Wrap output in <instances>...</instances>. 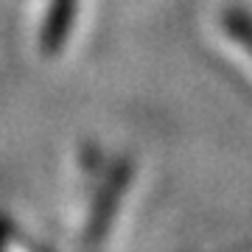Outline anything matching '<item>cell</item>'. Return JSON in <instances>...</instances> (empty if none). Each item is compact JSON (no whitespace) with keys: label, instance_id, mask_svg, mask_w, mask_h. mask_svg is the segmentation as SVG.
I'll list each match as a JSON object with an SVG mask.
<instances>
[{"label":"cell","instance_id":"cell-4","mask_svg":"<svg viewBox=\"0 0 252 252\" xmlns=\"http://www.w3.org/2000/svg\"><path fill=\"white\" fill-rule=\"evenodd\" d=\"M11 233H14V224H11V219L6 216V213H0V250L9 244Z\"/></svg>","mask_w":252,"mask_h":252},{"label":"cell","instance_id":"cell-3","mask_svg":"<svg viewBox=\"0 0 252 252\" xmlns=\"http://www.w3.org/2000/svg\"><path fill=\"white\" fill-rule=\"evenodd\" d=\"M221 28L224 34L238 42V45L252 56V14L241 6H230V9L221 11Z\"/></svg>","mask_w":252,"mask_h":252},{"label":"cell","instance_id":"cell-2","mask_svg":"<svg viewBox=\"0 0 252 252\" xmlns=\"http://www.w3.org/2000/svg\"><path fill=\"white\" fill-rule=\"evenodd\" d=\"M79 0H48V11L39 28V51L45 56L62 54L73 31V20H76Z\"/></svg>","mask_w":252,"mask_h":252},{"label":"cell","instance_id":"cell-1","mask_svg":"<svg viewBox=\"0 0 252 252\" xmlns=\"http://www.w3.org/2000/svg\"><path fill=\"white\" fill-rule=\"evenodd\" d=\"M132 174H135L132 157H118L109 165H104V180L93 196V207L90 216H87V227H84V244L95 247L107 238L109 227L118 216V205H121V199L132 182Z\"/></svg>","mask_w":252,"mask_h":252}]
</instances>
